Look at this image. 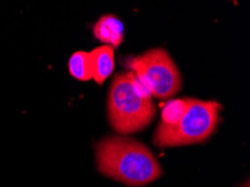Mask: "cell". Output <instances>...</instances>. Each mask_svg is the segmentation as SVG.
<instances>
[{
    "mask_svg": "<svg viewBox=\"0 0 250 187\" xmlns=\"http://www.w3.org/2000/svg\"><path fill=\"white\" fill-rule=\"evenodd\" d=\"M96 160L101 174L130 187L145 186L163 175L154 152L130 137L101 140L96 147Z\"/></svg>",
    "mask_w": 250,
    "mask_h": 187,
    "instance_id": "obj_1",
    "label": "cell"
},
{
    "mask_svg": "<svg viewBox=\"0 0 250 187\" xmlns=\"http://www.w3.org/2000/svg\"><path fill=\"white\" fill-rule=\"evenodd\" d=\"M156 116L151 94L134 72L119 73L112 80L108 95V117L120 135L146 129Z\"/></svg>",
    "mask_w": 250,
    "mask_h": 187,
    "instance_id": "obj_2",
    "label": "cell"
},
{
    "mask_svg": "<svg viewBox=\"0 0 250 187\" xmlns=\"http://www.w3.org/2000/svg\"><path fill=\"white\" fill-rule=\"evenodd\" d=\"M221 105L215 101L192 99L183 117L173 125L160 122L153 143L158 148L188 146L206 141L217 129Z\"/></svg>",
    "mask_w": 250,
    "mask_h": 187,
    "instance_id": "obj_3",
    "label": "cell"
},
{
    "mask_svg": "<svg viewBox=\"0 0 250 187\" xmlns=\"http://www.w3.org/2000/svg\"><path fill=\"white\" fill-rule=\"evenodd\" d=\"M140 83L158 99L175 95L182 87V75L175 62L164 48H153L127 60Z\"/></svg>",
    "mask_w": 250,
    "mask_h": 187,
    "instance_id": "obj_4",
    "label": "cell"
},
{
    "mask_svg": "<svg viewBox=\"0 0 250 187\" xmlns=\"http://www.w3.org/2000/svg\"><path fill=\"white\" fill-rule=\"evenodd\" d=\"M93 35L97 40L117 48L124 40V25L115 15H104L93 26Z\"/></svg>",
    "mask_w": 250,
    "mask_h": 187,
    "instance_id": "obj_5",
    "label": "cell"
},
{
    "mask_svg": "<svg viewBox=\"0 0 250 187\" xmlns=\"http://www.w3.org/2000/svg\"><path fill=\"white\" fill-rule=\"evenodd\" d=\"M92 67V79L98 84H102L109 75L112 74L115 67L113 48L110 46H100L89 53Z\"/></svg>",
    "mask_w": 250,
    "mask_h": 187,
    "instance_id": "obj_6",
    "label": "cell"
},
{
    "mask_svg": "<svg viewBox=\"0 0 250 187\" xmlns=\"http://www.w3.org/2000/svg\"><path fill=\"white\" fill-rule=\"evenodd\" d=\"M67 66L70 74L79 81H89L92 79V67L89 53L75 52L71 55Z\"/></svg>",
    "mask_w": 250,
    "mask_h": 187,
    "instance_id": "obj_7",
    "label": "cell"
},
{
    "mask_svg": "<svg viewBox=\"0 0 250 187\" xmlns=\"http://www.w3.org/2000/svg\"><path fill=\"white\" fill-rule=\"evenodd\" d=\"M191 98L179 99L166 103V105L162 110V124L173 125L176 124L183 114L187 111L188 104H190Z\"/></svg>",
    "mask_w": 250,
    "mask_h": 187,
    "instance_id": "obj_8",
    "label": "cell"
},
{
    "mask_svg": "<svg viewBox=\"0 0 250 187\" xmlns=\"http://www.w3.org/2000/svg\"><path fill=\"white\" fill-rule=\"evenodd\" d=\"M246 187H249V185H248V184H247V185H246Z\"/></svg>",
    "mask_w": 250,
    "mask_h": 187,
    "instance_id": "obj_9",
    "label": "cell"
}]
</instances>
